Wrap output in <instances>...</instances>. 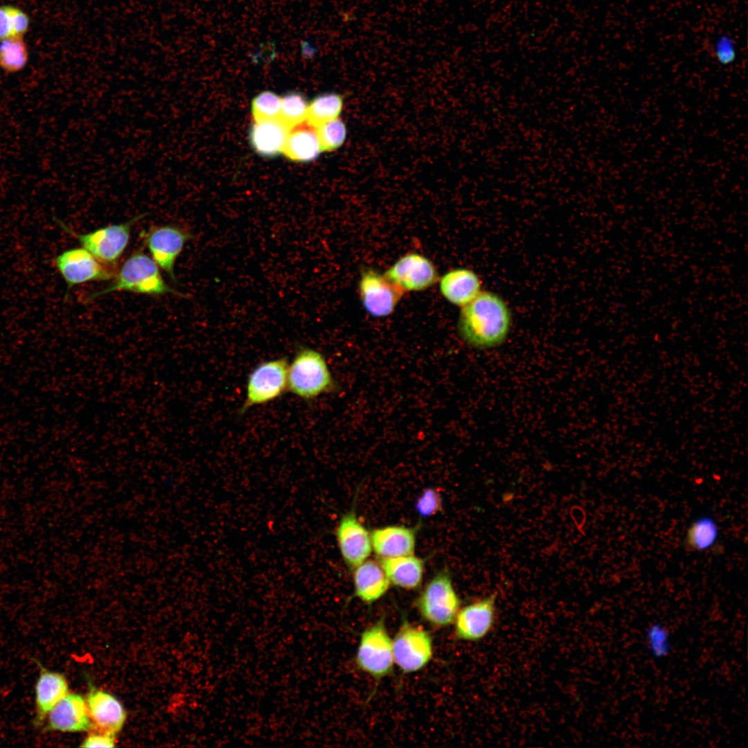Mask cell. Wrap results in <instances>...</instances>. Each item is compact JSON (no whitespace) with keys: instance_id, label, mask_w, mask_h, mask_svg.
Instances as JSON below:
<instances>
[{"instance_id":"6da1fadb","label":"cell","mask_w":748,"mask_h":748,"mask_svg":"<svg viewBox=\"0 0 748 748\" xmlns=\"http://www.w3.org/2000/svg\"><path fill=\"white\" fill-rule=\"evenodd\" d=\"M513 325L512 312L506 301L491 291H481L462 307L458 320V332L469 346L490 349L502 345Z\"/></svg>"},{"instance_id":"7a4b0ae2","label":"cell","mask_w":748,"mask_h":748,"mask_svg":"<svg viewBox=\"0 0 748 748\" xmlns=\"http://www.w3.org/2000/svg\"><path fill=\"white\" fill-rule=\"evenodd\" d=\"M112 279L105 288L89 294L86 301L90 302L105 294L121 291L152 296L175 294L184 296L166 283L159 266L141 250L130 254Z\"/></svg>"},{"instance_id":"3957f363","label":"cell","mask_w":748,"mask_h":748,"mask_svg":"<svg viewBox=\"0 0 748 748\" xmlns=\"http://www.w3.org/2000/svg\"><path fill=\"white\" fill-rule=\"evenodd\" d=\"M335 388V382L323 355L310 347L299 346L288 365L287 391L310 401Z\"/></svg>"},{"instance_id":"277c9868","label":"cell","mask_w":748,"mask_h":748,"mask_svg":"<svg viewBox=\"0 0 748 748\" xmlns=\"http://www.w3.org/2000/svg\"><path fill=\"white\" fill-rule=\"evenodd\" d=\"M460 606V598L447 570L437 572L416 600V607L422 618L439 627L454 622Z\"/></svg>"},{"instance_id":"5b68a950","label":"cell","mask_w":748,"mask_h":748,"mask_svg":"<svg viewBox=\"0 0 748 748\" xmlns=\"http://www.w3.org/2000/svg\"><path fill=\"white\" fill-rule=\"evenodd\" d=\"M146 214L138 215L130 220L110 224L87 233H78L57 220L60 226L71 234L98 260L113 269L124 253L130 240L132 227Z\"/></svg>"},{"instance_id":"8992f818","label":"cell","mask_w":748,"mask_h":748,"mask_svg":"<svg viewBox=\"0 0 748 748\" xmlns=\"http://www.w3.org/2000/svg\"><path fill=\"white\" fill-rule=\"evenodd\" d=\"M288 365L286 357H279L264 361L251 371L247 382L244 401L240 410L241 413L251 407L274 401L287 391Z\"/></svg>"},{"instance_id":"52a82bcc","label":"cell","mask_w":748,"mask_h":748,"mask_svg":"<svg viewBox=\"0 0 748 748\" xmlns=\"http://www.w3.org/2000/svg\"><path fill=\"white\" fill-rule=\"evenodd\" d=\"M355 661L361 670L376 680L391 673L394 664L393 642L384 616L362 633Z\"/></svg>"},{"instance_id":"ba28073f","label":"cell","mask_w":748,"mask_h":748,"mask_svg":"<svg viewBox=\"0 0 748 748\" xmlns=\"http://www.w3.org/2000/svg\"><path fill=\"white\" fill-rule=\"evenodd\" d=\"M393 642L394 662L404 673L423 668L433 656V641L429 633L420 626L403 619Z\"/></svg>"},{"instance_id":"9c48e42d","label":"cell","mask_w":748,"mask_h":748,"mask_svg":"<svg viewBox=\"0 0 748 748\" xmlns=\"http://www.w3.org/2000/svg\"><path fill=\"white\" fill-rule=\"evenodd\" d=\"M151 258L171 280L177 282L175 265L186 244L194 236L188 229L174 224L155 226L141 233Z\"/></svg>"},{"instance_id":"30bf717a","label":"cell","mask_w":748,"mask_h":748,"mask_svg":"<svg viewBox=\"0 0 748 748\" xmlns=\"http://www.w3.org/2000/svg\"><path fill=\"white\" fill-rule=\"evenodd\" d=\"M54 263L68 290L87 282L109 280L116 274L82 247L62 252L55 258Z\"/></svg>"},{"instance_id":"8fae6325","label":"cell","mask_w":748,"mask_h":748,"mask_svg":"<svg viewBox=\"0 0 748 748\" xmlns=\"http://www.w3.org/2000/svg\"><path fill=\"white\" fill-rule=\"evenodd\" d=\"M354 504L342 515L335 529V536L341 556L350 569L366 561L373 548L371 533L359 521Z\"/></svg>"},{"instance_id":"7c38bea8","label":"cell","mask_w":748,"mask_h":748,"mask_svg":"<svg viewBox=\"0 0 748 748\" xmlns=\"http://www.w3.org/2000/svg\"><path fill=\"white\" fill-rule=\"evenodd\" d=\"M359 288L364 308L374 317L391 314L405 292L384 274L372 269L362 274Z\"/></svg>"},{"instance_id":"4fadbf2b","label":"cell","mask_w":748,"mask_h":748,"mask_svg":"<svg viewBox=\"0 0 748 748\" xmlns=\"http://www.w3.org/2000/svg\"><path fill=\"white\" fill-rule=\"evenodd\" d=\"M496 618V598L490 595L460 608L454 618L457 639L477 641L492 630Z\"/></svg>"},{"instance_id":"5bb4252c","label":"cell","mask_w":748,"mask_h":748,"mask_svg":"<svg viewBox=\"0 0 748 748\" xmlns=\"http://www.w3.org/2000/svg\"><path fill=\"white\" fill-rule=\"evenodd\" d=\"M384 276L402 289L420 291L438 280L437 271L431 262L418 253H409L400 258Z\"/></svg>"},{"instance_id":"9a60e30c","label":"cell","mask_w":748,"mask_h":748,"mask_svg":"<svg viewBox=\"0 0 748 748\" xmlns=\"http://www.w3.org/2000/svg\"><path fill=\"white\" fill-rule=\"evenodd\" d=\"M46 716L48 730L78 732L92 728L86 700L78 694L65 695Z\"/></svg>"},{"instance_id":"2e32d148","label":"cell","mask_w":748,"mask_h":748,"mask_svg":"<svg viewBox=\"0 0 748 748\" xmlns=\"http://www.w3.org/2000/svg\"><path fill=\"white\" fill-rule=\"evenodd\" d=\"M86 702L92 726L98 732L115 736L121 730L126 713L121 702L114 696L105 691L92 688Z\"/></svg>"},{"instance_id":"e0dca14e","label":"cell","mask_w":748,"mask_h":748,"mask_svg":"<svg viewBox=\"0 0 748 748\" xmlns=\"http://www.w3.org/2000/svg\"><path fill=\"white\" fill-rule=\"evenodd\" d=\"M417 527L390 525L371 531L372 548L380 558L412 555L416 545Z\"/></svg>"},{"instance_id":"ac0fdd59","label":"cell","mask_w":748,"mask_h":748,"mask_svg":"<svg viewBox=\"0 0 748 748\" xmlns=\"http://www.w3.org/2000/svg\"><path fill=\"white\" fill-rule=\"evenodd\" d=\"M353 570L354 596L361 601L371 604L389 590L391 584L380 562L367 559Z\"/></svg>"},{"instance_id":"d6986e66","label":"cell","mask_w":748,"mask_h":748,"mask_svg":"<svg viewBox=\"0 0 748 748\" xmlns=\"http://www.w3.org/2000/svg\"><path fill=\"white\" fill-rule=\"evenodd\" d=\"M391 585L406 590L418 589L423 580L425 561L412 555L380 558V562Z\"/></svg>"},{"instance_id":"ffe728a7","label":"cell","mask_w":748,"mask_h":748,"mask_svg":"<svg viewBox=\"0 0 748 748\" xmlns=\"http://www.w3.org/2000/svg\"><path fill=\"white\" fill-rule=\"evenodd\" d=\"M440 290L450 303L464 306L474 299L481 290V281L476 273L467 268H457L446 273L440 281Z\"/></svg>"},{"instance_id":"44dd1931","label":"cell","mask_w":748,"mask_h":748,"mask_svg":"<svg viewBox=\"0 0 748 748\" xmlns=\"http://www.w3.org/2000/svg\"><path fill=\"white\" fill-rule=\"evenodd\" d=\"M278 118L256 122L249 132V141L260 155L272 157L280 154L290 131Z\"/></svg>"},{"instance_id":"7402d4cb","label":"cell","mask_w":748,"mask_h":748,"mask_svg":"<svg viewBox=\"0 0 748 748\" xmlns=\"http://www.w3.org/2000/svg\"><path fill=\"white\" fill-rule=\"evenodd\" d=\"M322 152L316 127L306 121L292 127L283 149L289 159L295 161H312Z\"/></svg>"},{"instance_id":"603a6c76","label":"cell","mask_w":748,"mask_h":748,"mask_svg":"<svg viewBox=\"0 0 748 748\" xmlns=\"http://www.w3.org/2000/svg\"><path fill=\"white\" fill-rule=\"evenodd\" d=\"M37 721L41 722L50 710L68 693L64 676L42 668L35 688Z\"/></svg>"},{"instance_id":"cb8c5ba5","label":"cell","mask_w":748,"mask_h":748,"mask_svg":"<svg viewBox=\"0 0 748 748\" xmlns=\"http://www.w3.org/2000/svg\"><path fill=\"white\" fill-rule=\"evenodd\" d=\"M344 106L343 96L336 93H326L315 97L308 108L305 121L310 125H319L339 118Z\"/></svg>"},{"instance_id":"d4e9b609","label":"cell","mask_w":748,"mask_h":748,"mask_svg":"<svg viewBox=\"0 0 748 748\" xmlns=\"http://www.w3.org/2000/svg\"><path fill=\"white\" fill-rule=\"evenodd\" d=\"M718 535V526L714 519L710 517H702L688 527L684 545L692 551H705L715 544Z\"/></svg>"},{"instance_id":"484cf974","label":"cell","mask_w":748,"mask_h":748,"mask_svg":"<svg viewBox=\"0 0 748 748\" xmlns=\"http://www.w3.org/2000/svg\"><path fill=\"white\" fill-rule=\"evenodd\" d=\"M28 61V50L23 37L0 41V69L8 73L22 71Z\"/></svg>"},{"instance_id":"4316f807","label":"cell","mask_w":748,"mask_h":748,"mask_svg":"<svg viewBox=\"0 0 748 748\" xmlns=\"http://www.w3.org/2000/svg\"><path fill=\"white\" fill-rule=\"evenodd\" d=\"M644 642L650 655L657 660L666 658L673 649L670 631L660 622H652L646 627Z\"/></svg>"},{"instance_id":"83f0119b","label":"cell","mask_w":748,"mask_h":748,"mask_svg":"<svg viewBox=\"0 0 748 748\" xmlns=\"http://www.w3.org/2000/svg\"><path fill=\"white\" fill-rule=\"evenodd\" d=\"M30 26L28 15L17 6H0V41L23 37Z\"/></svg>"},{"instance_id":"f1b7e54d","label":"cell","mask_w":748,"mask_h":748,"mask_svg":"<svg viewBox=\"0 0 748 748\" xmlns=\"http://www.w3.org/2000/svg\"><path fill=\"white\" fill-rule=\"evenodd\" d=\"M308 105L303 95L292 92L280 99V108L278 118L291 129L306 119Z\"/></svg>"},{"instance_id":"f546056e","label":"cell","mask_w":748,"mask_h":748,"mask_svg":"<svg viewBox=\"0 0 748 748\" xmlns=\"http://www.w3.org/2000/svg\"><path fill=\"white\" fill-rule=\"evenodd\" d=\"M322 151H332L340 148L346 141L347 128L339 118L316 127Z\"/></svg>"},{"instance_id":"4dcf8cb0","label":"cell","mask_w":748,"mask_h":748,"mask_svg":"<svg viewBox=\"0 0 748 748\" xmlns=\"http://www.w3.org/2000/svg\"><path fill=\"white\" fill-rule=\"evenodd\" d=\"M280 108V97L269 91L261 92L251 103L252 114L256 122L277 118Z\"/></svg>"},{"instance_id":"1f68e13d","label":"cell","mask_w":748,"mask_h":748,"mask_svg":"<svg viewBox=\"0 0 748 748\" xmlns=\"http://www.w3.org/2000/svg\"><path fill=\"white\" fill-rule=\"evenodd\" d=\"M416 510L421 517L436 515L443 509V497L437 489L425 488L416 501Z\"/></svg>"},{"instance_id":"d6a6232c","label":"cell","mask_w":748,"mask_h":748,"mask_svg":"<svg viewBox=\"0 0 748 748\" xmlns=\"http://www.w3.org/2000/svg\"><path fill=\"white\" fill-rule=\"evenodd\" d=\"M714 56L716 60L723 66L732 64L736 60V50L732 39L727 35H721L713 44Z\"/></svg>"},{"instance_id":"836d02e7","label":"cell","mask_w":748,"mask_h":748,"mask_svg":"<svg viewBox=\"0 0 748 748\" xmlns=\"http://www.w3.org/2000/svg\"><path fill=\"white\" fill-rule=\"evenodd\" d=\"M115 736L109 734L97 732L89 735L82 742L81 747H115Z\"/></svg>"},{"instance_id":"e575fe53","label":"cell","mask_w":748,"mask_h":748,"mask_svg":"<svg viewBox=\"0 0 748 748\" xmlns=\"http://www.w3.org/2000/svg\"><path fill=\"white\" fill-rule=\"evenodd\" d=\"M275 55V44L272 41H269L260 44L259 48L255 54L254 57L265 60V58H273Z\"/></svg>"},{"instance_id":"d590c367","label":"cell","mask_w":748,"mask_h":748,"mask_svg":"<svg viewBox=\"0 0 748 748\" xmlns=\"http://www.w3.org/2000/svg\"><path fill=\"white\" fill-rule=\"evenodd\" d=\"M303 49H308V50H304V51H303V54H305V55H307V54H308V55H312L313 53H315V51H315V48H314V47H312V46L310 45V43H309L308 42H307V41H305V42H303Z\"/></svg>"}]
</instances>
